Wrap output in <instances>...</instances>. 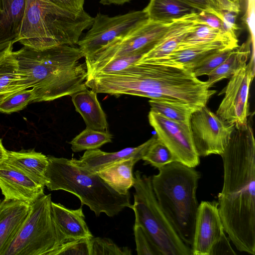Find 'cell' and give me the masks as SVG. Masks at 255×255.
<instances>
[{
  "label": "cell",
  "instance_id": "35",
  "mask_svg": "<svg viewBox=\"0 0 255 255\" xmlns=\"http://www.w3.org/2000/svg\"><path fill=\"white\" fill-rule=\"evenodd\" d=\"M233 49L221 50L209 55L194 68L191 71L196 77L208 75L227 58Z\"/></svg>",
  "mask_w": 255,
  "mask_h": 255
},
{
  "label": "cell",
  "instance_id": "14",
  "mask_svg": "<svg viewBox=\"0 0 255 255\" xmlns=\"http://www.w3.org/2000/svg\"><path fill=\"white\" fill-rule=\"evenodd\" d=\"M225 234L218 202L202 201L198 208L192 251L193 255H210L215 244Z\"/></svg>",
  "mask_w": 255,
  "mask_h": 255
},
{
  "label": "cell",
  "instance_id": "32",
  "mask_svg": "<svg viewBox=\"0 0 255 255\" xmlns=\"http://www.w3.org/2000/svg\"><path fill=\"white\" fill-rule=\"evenodd\" d=\"M141 57L140 55H133L103 62L87 70V79L96 75L111 74L122 71L136 63Z\"/></svg>",
  "mask_w": 255,
  "mask_h": 255
},
{
  "label": "cell",
  "instance_id": "20",
  "mask_svg": "<svg viewBox=\"0 0 255 255\" xmlns=\"http://www.w3.org/2000/svg\"><path fill=\"white\" fill-rule=\"evenodd\" d=\"M51 212L56 225L68 241L93 237L85 222L82 206L73 210L52 201Z\"/></svg>",
  "mask_w": 255,
  "mask_h": 255
},
{
  "label": "cell",
  "instance_id": "9",
  "mask_svg": "<svg viewBox=\"0 0 255 255\" xmlns=\"http://www.w3.org/2000/svg\"><path fill=\"white\" fill-rule=\"evenodd\" d=\"M173 22L164 23L148 19L127 35L116 38L93 56L85 58L87 70L116 58L133 55L142 56L158 43Z\"/></svg>",
  "mask_w": 255,
  "mask_h": 255
},
{
  "label": "cell",
  "instance_id": "7",
  "mask_svg": "<svg viewBox=\"0 0 255 255\" xmlns=\"http://www.w3.org/2000/svg\"><path fill=\"white\" fill-rule=\"evenodd\" d=\"M134 178V202L130 208L134 213V225L142 227L161 255H193L192 248L182 240L159 205L151 176L137 170Z\"/></svg>",
  "mask_w": 255,
  "mask_h": 255
},
{
  "label": "cell",
  "instance_id": "27",
  "mask_svg": "<svg viewBox=\"0 0 255 255\" xmlns=\"http://www.w3.org/2000/svg\"><path fill=\"white\" fill-rule=\"evenodd\" d=\"M221 42L232 48L239 46L238 39L234 38L220 29L198 23L186 34L179 48L195 46L203 44Z\"/></svg>",
  "mask_w": 255,
  "mask_h": 255
},
{
  "label": "cell",
  "instance_id": "39",
  "mask_svg": "<svg viewBox=\"0 0 255 255\" xmlns=\"http://www.w3.org/2000/svg\"><path fill=\"white\" fill-rule=\"evenodd\" d=\"M199 11L211 13L222 20V13L213 5L210 0H179Z\"/></svg>",
  "mask_w": 255,
  "mask_h": 255
},
{
  "label": "cell",
  "instance_id": "24",
  "mask_svg": "<svg viewBox=\"0 0 255 255\" xmlns=\"http://www.w3.org/2000/svg\"><path fill=\"white\" fill-rule=\"evenodd\" d=\"M139 160L130 158L116 162L97 172L98 175L113 190L122 195L129 193L134 178L132 169Z\"/></svg>",
  "mask_w": 255,
  "mask_h": 255
},
{
  "label": "cell",
  "instance_id": "4",
  "mask_svg": "<svg viewBox=\"0 0 255 255\" xmlns=\"http://www.w3.org/2000/svg\"><path fill=\"white\" fill-rule=\"evenodd\" d=\"M93 21L84 10L72 11L50 0H26L18 42L36 50L63 44L74 46Z\"/></svg>",
  "mask_w": 255,
  "mask_h": 255
},
{
  "label": "cell",
  "instance_id": "29",
  "mask_svg": "<svg viewBox=\"0 0 255 255\" xmlns=\"http://www.w3.org/2000/svg\"><path fill=\"white\" fill-rule=\"evenodd\" d=\"M148 102L150 111L177 122H189L193 113L200 109L179 101L150 99Z\"/></svg>",
  "mask_w": 255,
  "mask_h": 255
},
{
  "label": "cell",
  "instance_id": "5",
  "mask_svg": "<svg viewBox=\"0 0 255 255\" xmlns=\"http://www.w3.org/2000/svg\"><path fill=\"white\" fill-rule=\"evenodd\" d=\"M151 176L156 200L182 240L192 247L199 204L196 190L201 177L194 167L173 161Z\"/></svg>",
  "mask_w": 255,
  "mask_h": 255
},
{
  "label": "cell",
  "instance_id": "33",
  "mask_svg": "<svg viewBox=\"0 0 255 255\" xmlns=\"http://www.w3.org/2000/svg\"><path fill=\"white\" fill-rule=\"evenodd\" d=\"M32 89L20 90L5 98L0 104V112L10 114L22 110L31 102L35 101Z\"/></svg>",
  "mask_w": 255,
  "mask_h": 255
},
{
  "label": "cell",
  "instance_id": "12",
  "mask_svg": "<svg viewBox=\"0 0 255 255\" xmlns=\"http://www.w3.org/2000/svg\"><path fill=\"white\" fill-rule=\"evenodd\" d=\"M148 117L157 138L167 146L176 161L194 168L199 165L200 157L194 146L189 122H175L151 111Z\"/></svg>",
  "mask_w": 255,
  "mask_h": 255
},
{
  "label": "cell",
  "instance_id": "40",
  "mask_svg": "<svg viewBox=\"0 0 255 255\" xmlns=\"http://www.w3.org/2000/svg\"><path fill=\"white\" fill-rule=\"evenodd\" d=\"M198 23L212 28L222 30V20L216 15L206 11H198L196 15Z\"/></svg>",
  "mask_w": 255,
  "mask_h": 255
},
{
  "label": "cell",
  "instance_id": "17",
  "mask_svg": "<svg viewBox=\"0 0 255 255\" xmlns=\"http://www.w3.org/2000/svg\"><path fill=\"white\" fill-rule=\"evenodd\" d=\"M30 204L14 200H0V255L13 240L25 220Z\"/></svg>",
  "mask_w": 255,
  "mask_h": 255
},
{
  "label": "cell",
  "instance_id": "47",
  "mask_svg": "<svg viewBox=\"0 0 255 255\" xmlns=\"http://www.w3.org/2000/svg\"><path fill=\"white\" fill-rule=\"evenodd\" d=\"M232 1H233V2H234L235 3H236V4L238 5H240V3L243 0H231Z\"/></svg>",
  "mask_w": 255,
  "mask_h": 255
},
{
  "label": "cell",
  "instance_id": "43",
  "mask_svg": "<svg viewBox=\"0 0 255 255\" xmlns=\"http://www.w3.org/2000/svg\"><path fill=\"white\" fill-rule=\"evenodd\" d=\"M215 7L221 12L223 11H241L240 6L231 0H210Z\"/></svg>",
  "mask_w": 255,
  "mask_h": 255
},
{
  "label": "cell",
  "instance_id": "6",
  "mask_svg": "<svg viewBox=\"0 0 255 255\" xmlns=\"http://www.w3.org/2000/svg\"><path fill=\"white\" fill-rule=\"evenodd\" d=\"M45 186L50 191L63 190L77 196L81 206L87 205L97 217L104 213L118 215L130 208V194L122 195L111 188L97 173L82 169L71 159L47 156Z\"/></svg>",
  "mask_w": 255,
  "mask_h": 255
},
{
  "label": "cell",
  "instance_id": "26",
  "mask_svg": "<svg viewBox=\"0 0 255 255\" xmlns=\"http://www.w3.org/2000/svg\"><path fill=\"white\" fill-rule=\"evenodd\" d=\"M251 40L248 39L233 49L227 58L208 75L206 81L210 88L216 83L231 78L246 65L251 53Z\"/></svg>",
  "mask_w": 255,
  "mask_h": 255
},
{
  "label": "cell",
  "instance_id": "19",
  "mask_svg": "<svg viewBox=\"0 0 255 255\" xmlns=\"http://www.w3.org/2000/svg\"><path fill=\"white\" fill-rule=\"evenodd\" d=\"M197 13L174 20L168 31L158 43L144 54L137 62H148L158 59L176 50L186 34L197 22Z\"/></svg>",
  "mask_w": 255,
  "mask_h": 255
},
{
  "label": "cell",
  "instance_id": "13",
  "mask_svg": "<svg viewBox=\"0 0 255 255\" xmlns=\"http://www.w3.org/2000/svg\"><path fill=\"white\" fill-rule=\"evenodd\" d=\"M254 60L233 75L223 92L225 93L216 114L223 121L238 127L249 117V92L254 78Z\"/></svg>",
  "mask_w": 255,
  "mask_h": 255
},
{
  "label": "cell",
  "instance_id": "42",
  "mask_svg": "<svg viewBox=\"0 0 255 255\" xmlns=\"http://www.w3.org/2000/svg\"><path fill=\"white\" fill-rule=\"evenodd\" d=\"M55 4L74 11L84 10L85 0H50Z\"/></svg>",
  "mask_w": 255,
  "mask_h": 255
},
{
  "label": "cell",
  "instance_id": "8",
  "mask_svg": "<svg viewBox=\"0 0 255 255\" xmlns=\"http://www.w3.org/2000/svg\"><path fill=\"white\" fill-rule=\"evenodd\" d=\"M51 194L30 205L29 213L2 255H53L68 242L56 225L51 212Z\"/></svg>",
  "mask_w": 255,
  "mask_h": 255
},
{
  "label": "cell",
  "instance_id": "28",
  "mask_svg": "<svg viewBox=\"0 0 255 255\" xmlns=\"http://www.w3.org/2000/svg\"><path fill=\"white\" fill-rule=\"evenodd\" d=\"M10 44L0 51V94L25 89L20 84L18 64Z\"/></svg>",
  "mask_w": 255,
  "mask_h": 255
},
{
  "label": "cell",
  "instance_id": "16",
  "mask_svg": "<svg viewBox=\"0 0 255 255\" xmlns=\"http://www.w3.org/2000/svg\"><path fill=\"white\" fill-rule=\"evenodd\" d=\"M156 137L154 135L141 145L134 147H127L114 152H107L99 149L86 150L79 159L71 161L82 169L96 173L101 170L118 161L130 158L139 160L142 159L150 144Z\"/></svg>",
  "mask_w": 255,
  "mask_h": 255
},
{
  "label": "cell",
  "instance_id": "22",
  "mask_svg": "<svg viewBox=\"0 0 255 255\" xmlns=\"http://www.w3.org/2000/svg\"><path fill=\"white\" fill-rule=\"evenodd\" d=\"M4 162L16 168L37 183L45 186L47 156L34 150L7 151Z\"/></svg>",
  "mask_w": 255,
  "mask_h": 255
},
{
  "label": "cell",
  "instance_id": "45",
  "mask_svg": "<svg viewBox=\"0 0 255 255\" xmlns=\"http://www.w3.org/2000/svg\"><path fill=\"white\" fill-rule=\"evenodd\" d=\"M7 150L4 147L1 140L0 139V164L5 159Z\"/></svg>",
  "mask_w": 255,
  "mask_h": 255
},
{
  "label": "cell",
  "instance_id": "30",
  "mask_svg": "<svg viewBox=\"0 0 255 255\" xmlns=\"http://www.w3.org/2000/svg\"><path fill=\"white\" fill-rule=\"evenodd\" d=\"M113 135L109 131L86 128L70 142L71 149L77 152L98 149L103 145L111 142Z\"/></svg>",
  "mask_w": 255,
  "mask_h": 255
},
{
  "label": "cell",
  "instance_id": "23",
  "mask_svg": "<svg viewBox=\"0 0 255 255\" xmlns=\"http://www.w3.org/2000/svg\"><path fill=\"white\" fill-rule=\"evenodd\" d=\"M72 102L86 124V128L107 131L106 115L97 99V93L87 88L71 96Z\"/></svg>",
  "mask_w": 255,
  "mask_h": 255
},
{
  "label": "cell",
  "instance_id": "41",
  "mask_svg": "<svg viewBox=\"0 0 255 255\" xmlns=\"http://www.w3.org/2000/svg\"><path fill=\"white\" fill-rule=\"evenodd\" d=\"M230 239L227 237L225 234L213 246L210 255H236L232 249Z\"/></svg>",
  "mask_w": 255,
  "mask_h": 255
},
{
  "label": "cell",
  "instance_id": "31",
  "mask_svg": "<svg viewBox=\"0 0 255 255\" xmlns=\"http://www.w3.org/2000/svg\"><path fill=\"white\" fill-rule=\"evenodd\" d=\"M145 164L159 168L176 160L167 146L157 137L150 144L142 157Z\"/></svg>",
  "mask_w": 255,
  "mask_h": 255
},
{
  "label": "cell",
  "instance_id": "44",
  "mask_svg": "<svg viewBox=\"0 0 255 255\" xmlns=\"http://www.w3.org/2000/svg\"><path fill=\"white\" fill-rule=\"evenodd\" d=\"M131 0H100V2L103 5L115 4L122 5L126 2H129Z\"/></svg>",
  "mask_w": 255,
  "mask_h": 255
},
{
  "label": "cell",
  "instance_id": "21",
  "mask_svg": "<svg viewBox=\"0 0 255 255\" xmlns=\"http://www.w3.org/2000/svg\"><path fill=\"white\" fill-rule=\"evenodd\" d=\"M26 0H0V51L18 41Z\"/></svg>",
  "mask_w": 255,
  "mask_h": 255
},
{
  "label": "cell",
  "instance_id": "46",
  "mask_svg": "<svg viewBox=\"0 0 255 255\" xmlns=\"http://www.w3.org/2000/svg\"><path fill=\"white\" fill-rule=\"evenodd\" d=\"M16 91H18V90H16ZM16 91H10V92H5V93L0 94V104L1 103V102L3 101V100L5 98H6L9 95H10V94H11Z\"/></svg>",
  "mask_w": 255,
  "mask_h": 255
},
{
  "label": "cell",
  "instance_id": "15",
  "mask_svg": "<svg viewBox=\"0 0 255 255\" xmlns=\"http://www.w3.org/2000/svg\"><path fill=\"white\" fill-rule=\"evenodd\" d=\"M44 187L8 163L0 164V189L4 199L30 205L44 194Z\"/></svg>",
  "mask_w": 255,
  "mask_h": 255
},
{
  "label": "cell",
  "instance_id": "1",
  "mask_svg": "<svg viewBox=\"0 0 255 255\" xmlns=\"http://www.w3.org/2000/svg\"><path fill=\"white\" fill-rule=\"evenodd\" d=\"M222 156L218 210L225 233L241 252L255 254V143L252 118L235 127Z\"/></svg>",
  "mask_w": 255,
  "mask_h": 255
},
{
  "label": "cell",
  "instance_id": "10",
  "mask_svg": "<svg viewBox=\"0 0 255 255\" xmlns=\"http://www.w3.org/2000/svg\"><path fill=\"white\" fill-rule=\"evenodd\" d=\"M148 19L143 10L113 17L99 12L94 17L91 29L77 44L85 58L91 57L114 39L127 35Z\"/></svg>",
  "mask_w": 255,
  "mask_h": 255
},
{
  "label": "cell",
  "instance_id": "25",
  "mask_svg": "<svg viewBox=\"0 0 255 255\" xmlns=\"http://www.w3.org/2000/svg\"><path fill=\"white\" fill-rule=\"evenodd\" d=\"M148 19L170 23L199 11L179 0H150L143 9Z\"/></svg>",
  "mask_w": 255,
  "mask_h": 255
},
{
  "label": "cell",
  "instance_id": "18",
  "mask_svg": "<svg viewBox=\"0 0 255 255\" xmlns=\"http://www.w3.org/2000/svg\"><path fill=\"white\" fill-rule=\"evenodd\" d=\"M225 49L234 48L221 42L210 43L179 48L166 56L143 62L173 66L191 71L209 55Z\"/></svg>",
  "mask_w": 255,
  "mask_h": 255
},
{
  "label": "cell",
  "instance_id": "38",
  "mask_svg": "<svg viewBox=\"0 0 255 255\" xmlns=\"http://www.w3.org/2000/svg\"><path fill=\"white\" fill-rule=\"evenodd\" d=\"M222 13V30L231 37L238 39L236 32L239 29V27L236 21L239 13L231 11H223Z\"/></svg>",
  "mask_w": 255,
  "mask_h": 255
},
{
  "label": "cell",
  "instance_id": "37",
  "mask_svg": "<svg viewBox=\"0 0 255 255\" xmlns=\"http://www.w3.org/2000/svg\"><path fill=\"white\" fill-rule=\"evenodd\" d=\"M90 255V239L83 238L67 242L53 255Z\"/></svg>",
  "mask_w": 255,
  "mask_h": 255
},
{
  "label": "cell",
  "instance_id": "36",
  "mask_svg": "<svg viewBox=\"0 0 255 255\" xmlns=\"http://www.w3.org/2000/svg\"><path fill=\"white\" fill-rule=\"evenodd\" d=\"M133 232L138 255H161L142 227L134 225Z\"/></svg>",
  "mask_w": 255,
  "mask_h": 255
},
{
  "label": "cell",
  "instance_id": "2",
  "mask_svg": "<svg viewBox=\"0 0 255 255\" xmlns=\"http://www.w3.org/2000/svg\"><path fill=\"white\" fill-rule=\"evenodd\" d=\"M86 85L97 94L179 101L199 108L216 93L191 70L148 62H136L119 72L96 75L88 78Z\"/></svg>",
  "mask_w": 255,
  "mask_h": 255
},
{
  "label": "cell",
  "instance_id": "34",
  "mask_svg": "<svg viewBox=\"0 0 255 255\" xmlns=\"http://www.w3.org/2000/svg\"><path fill=\"white\" fill-rule=\"evenodd\" d=\"M90 255H131L128 247H120L111 239L94 237L90 239Z\"/></svg>",
  "mask_w": 255,
  "mask_h": 255
},
{
  "label": "cell",
  "instance_id": "11",
  "mask_svg": "<svg viewBox=\"0 0 255 255\" xmlns=\"http://www.w3.org/2000/svg\"><path fill=\"white\" fill-rule=\"evenodd\" d=\"M189 124L194 146L199 157L221 155L234 128V125L223 121L206 106L193 113Z\"/></svg>",
  "mask_w": 255,
  "mask_h": 255
},
{
  "label": "cell",
  "instance_id": "3",
  "mask_svg": "<svg viewBox=\"0 0 255 255\" xmlns=\"http://www.w3.org/2000/svg\"><path fill=\"white\" fill-rule=\"evenodd\" d=\"M20 84L32 88L34 102L51 101L83 90L88 74L79 47L60 45L41 50L24 46L14 51Z\"/></svg>",
  "mask_w": 255,
  "mask_h": 255
}]
</instances>
